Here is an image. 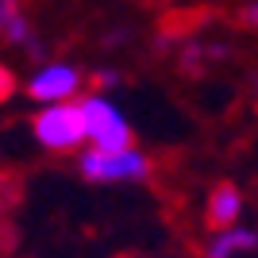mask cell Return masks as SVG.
<instances>
[{
	"label": "cell",
	"mask_w": 258,
	"mask_h": 258,
	"mask_svg": "<svg viewBox=\"0 0 258 258\" xmlns=\"http://www.w3.org/2000/svg\"><path fill=\"white\" fill-rule=\"evenodd\" d=\"M258 247V231L250 227H227V231H216L212 243L205 247V258H235L243 250H254Z\"/></svg>",
	"instance_id": "cell-7"
},
{
	"label": "cell",
	"mask_w": 258,
	"mask_h": 258,
	"mask_svg": "<svg viewBox=\"0 0 258 258\" xmlns=\"http://www.w3.org/2000/svg\"><path fill=\"white\" fill-rule=\"evenodd\" d=\"M116 81H119V74H116V70H97V74L89 77V85H93V89H112Z\"/></svg>",
	"instance_id": "cell-8"
},
{
	"label": "cell",
	"mask_w": 258,
	"mask_h": 258,
	"mask_svg": "<svg viewBox=\"0 0 258 258\" xmlns=\"http://www.w3.org/2000/svg\"><path fill=\"white\" fill-rule=\"evenodd\" d=\"M12 97H16V74L4 66L0 70V100H12Z\"/></svg>",
	"instance_id": "cell-9"
},
{
	"label": "cell",
	"mask_w": 258,
	"mask_h": 258,
	"mask_svg": "<svg viewBox=\"0 0 258 258\" xmlns=\"http://www.w3.org/2000/svg\"><path fill=\"white\" fill-rule=\"evenodd\" d=\"M239 216H243V193L231 181H220L205 201V224L227 231V227H239Z\"/></svg>",
	"instance_id": "cell-5"
},
{
	"label": "cell",
	"mask_w": 258,
	"mask_h": 258,
	"mask_svg": "<svg viewBox=\"0 0 258 258\" xmlns=\"http://www.w3.org/2000/svg\"><path fill=\"white\" fill-rule=\"evenodd\" d=\"M23 89H27V97H31L39 108L70 104V100H77V93L85 89V77H81V70L70 66V62H43L31 77H27Z\"/></svg>",
	"instance_id": "cell-4"
},
{
	"label": "cell",
	"mask_w": 258,
	"mask_h": 258,
	"mask_svg": "<svg viewBox=\"0 0 258 258\" xmlns=\"http://www.w3.org/2000/svg\"><path fill=\"white\" fill-rule=\"evenodd\" d=\"M77 173L93 185H112V181H143L151 177V158L143 151H93L89 147L77 158Z\"/></svg>",
	"instance_id": "cell-3"
},
{
	"label": "cell",
	"mask_w": 258,
	"mask_h": 258,
	"mask_svg": "<svg viewBox=\"0 0 258 258\" xmlns=\"http://www.w3.org/2000/svg\"><path fill=\"white\" fill-rule=\"evenodd\" d=\"M0 35L8 46H35L31 39V20L20 0H0Z\"/></svg>",
	"instance_id": "cell-6"
},
{
	"label": "cell",
	"mask_w": 258,
	"mask_h": 258,
	"mask_svg": "<svg viewBox=\"0 0 258 258\" xmlns=\"http://www.w3.org/2000/svg\"><path fill=\"white\" fill-rule=\"evenodd\" d=\"M239 20L247 23V27H254V31H258V0H250V4H243V12H239Z\"/></svg>",
	"instance_id": "cell-10"
},
{
	"label": "cell",
	"mask_w": 258,
	"mask_h": 258,
	"mask_svg": "<svg viewBox=\"0 0 258 258\" xmlns=\"http://www.w3.org/2000/svg\"><path fill=\"white\" fill-rule=\"evenodd\" d=\"M81 116H85V131H89L93 151H131L135 147V131H131L127 116L104 93L81 97Z\"/></svg>",
	"instance_id": "cell-2"
},
{
	"label": "cell",
	"mask_w": 258,
	"mask_h": 258,
	"mask_svg": "<svg viewBox=\"0 0 258 258\" xmlns=\"http://www.w3.org/2000/svg\"><path fill=\"white\" fill-rule=\"evenodd\" d=\"M31 135H35V143L50 154H70V151H77V147H85L89 131H85V116H81V100L39 108L31 116Z\"/></svg>",
	"instance_id": "cell-1"
}]
</instances>
